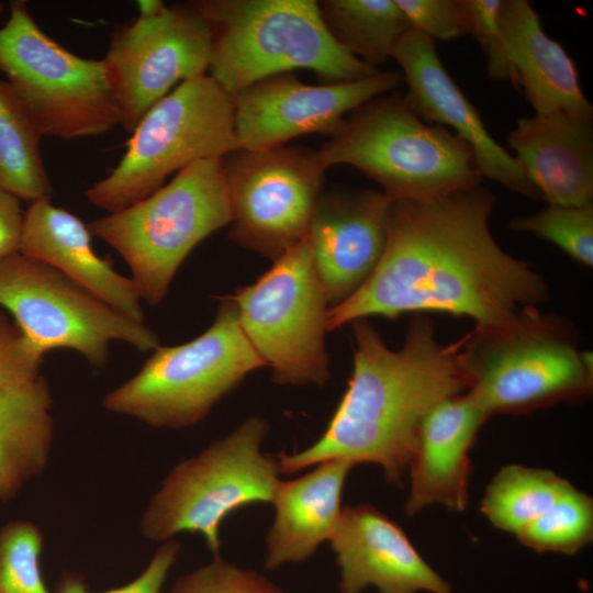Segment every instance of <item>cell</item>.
<instances>
[{
  "label": "cell",
  "mask_w": 593,
  "mask_h": 593,
  "mask_svg": "<svg viewBox=\"0 0 593 593\" xmlns=\"http://www.w3.org/2000/svg\"><path fill=\"white\" fill-rule=\"evenodd\" d=\"M495 195L475 187L424 200H391L382 255L363 284L329 309L328 332L371 316L426 312L495 326L539 309L545 279L506 253L489 220Z\"/></svg>",
  "instance_id": "cell-1"
},
{
  "label": "cell",
  "mask_w": 593,
  "mask_h": 593,
  "mask_svg": "<svg viewBox=\"0 0 593 593\" xmlns=\"http://www.w3.org/2000/svg\"><path fill=\"white\" fill-rule=\"evenodd\" d=\"M351 325L353 372L335 413L312 445L280 452L279 469L291 474L327 460L374 463L388 482L400 484L424 417L441 401L466 392L463 338L444 345L433 322L415 314L394 350L366 318Z\"/></svg>",
  "instance_id": "cell-2"
},
{
  "label": "cell",
  "mask_w": 593,
  "mask_h": 593,
  "mask_svg": "<svg viewBox=\"0 0 593 593\" xmlns=\"http://www.w3.org/2000/svg\"><path fill=\"white\" fill-rule=\"evenodd\" d=\"M213 46L210 76L235 97L251 85L295 69L326 83L378 72L340 46L314 0H199Z\"/></svg>",
  "instance_id": "cell-3"
},
{
  "label": "cell",
  "mask_w": 593,
  "mask_h": 593,
  "mask_svg": "<svg viewBox=\"0 0 593 593\" xmlns=\"http://www.w3.org/2000/svg\"><path fill=\"white\" fill-rule=\"evenodd\" d=\"M326 168L348 165L391 200H424L482 183L472 149L451 131L423 121L400 94L353 111L317 150Z\"/></svg>",
  "instance_id": "cell-4"
},
{
  "label": "cell",
  "mask_w": 593,
  "mask_h": 593,
  "mask_svg": "<svg viewBox=\"0 0 593 593\" xmlns=\"http://www.w3.org/2000/svg\"><path fill=\"white\" fill-rule=\"evenodd\" d=\"M466 393L489 415L522 414L589 398L592 357L568 324L539 309L474 326L461 348Z\"/></svg>",
  "instance_id": "cell-5"
},
{
  "label": "cell",
  "mask_w": 593,
  "mask_h": 593,
  "mask_svg": "<svg viewBox=\"0 0 593 593\" xmlns=\"http://www.w3.org/2000/svg\"><path fill=\"white\" fill-rule=\"evenodd\" d=\"M223 159L197 160L147 198L88 224L124 259L142 301L161 303L194 247L231 224Z\"/></svg>",
  "instance_id": "cell-6"
},
{
  "label": "cell",
  "mask_w": 593,
  "mask_h": 593,
  "mask_svg": "<svg viewBox=\"0 0 593 593\" xmlns=\"http://www.w3.org/2000/svg\"><path fill=\"white\" fill-rule=\"evenodd\" d=\"M153 351L101 403L111 413L155 428L199 423L249 373L265 367L239 325L231 295L219 298L213 323L201 335Z\"/></svg>",
  "instance_id": "cell-7"
},
{
  "label": "cell",
  "mask_w": 593,
  "mask_h": 593,
  "mask_svg": "<svg viewBox=\"0 0 593 593\" xmlns=\"http://www.w3.org/2000/svg\"><path fill=\"white\" fill-rule=\"evenodd\" d=\"M239 149L234 97L210 75L178 85L138 122L110 174L83 191L93 206L113 213L147 198L166 179L202 159Z\"/></svg>",
  "instance_id": "cell-8"
},
{
  "label": "cell",
  "mask_w": 593,
  "mask_h": 593,
  "mask_svg": "<svg viewBox=\"0 0 593 593\" xmlns=\"http://www.w3.org/2000/svg\"><path fill=\"white\" fill-rule=\"evenodd\" d=\"M268 430L261 416H250L176 465L144 510V538L164 542L180 533L199 534L213 557L220 556L222 522L244 506L272 503L281 481L277 459L262 451Z\"/></svg>",
  "instance_id": "cell-9"
},
{
  "label": "cell",
  "mask_w": 593,
  "mask_h": 593,
  "mask_svg": "<svg viewBox=\"0 0 593 593\" xmlns=\"http://www.w3.org/2000/svg\"><path fill=\"white\" fill-rule=\"evenodd\" d=\"M9 8L0 27V71L43 137H96L120 125L103 59L78 56L55 42L25 1H10Z\"/></svg>",
  "instance_id": "cell-10"
},
{
  "label": "cell",
  "mask_w": 593,
  "mask_h": 593,
  "mask_svg": "<svg viewBox=\"0 0 593 593\" xmlns=\"http://www.w3.org/2000/svg\"><path fill=\"white\" fill-rule=\"evenodd\" d=\"M239 325L272 380L280 385H324L331 309L307 236L273 261L255 282L231 295Z\"/></svg>",
  "instance_id": "cell-11"
},
{
  "label": "cell",
  "mask_w": 593,
  "mask_h": 593,
  "mask_svg": "<svg viewBox=\"0 0 593 593\" xmlns=\"http://www.w3.org/2000/svg\"><path fill=\"white\" fill-rule=\"evenodd\" d=\"M0 309L42 353L71 349L102 368L112 342L155 350L156 333L120 313L54 267L16 253L0 262Z\"/></svg>",
  "instance_id": "cell-12"
},
{
  "label": "cell",
  "mask_w": 593,
  "mask_h": 593,
  "mask_svg": "<svg viewBox=\"0 0 593 593\" xmlns=\"http://www.w3.org/2000/svg\"><path fill=\"white\" fill-rule=\"evenodd\" d=\"M138 16L118 25L103 61L120 113L132 133L174 87L206 75L213 35L193 2L137 1Z\"/></svg>",
  "instance_id": "cell-13"
},
{
  "label": "cell",
  "mask_w": 593,
  "mask_h": 593,
  "mask_svg": "<svg viewBox=\"0 0 593 593\" xmlns=\"http://www.w3.org/2000/svg\"><path fill=\"white\" fill-rule=\"evenodd\" d=\"M223 161L237 245L275 261L307 236L327 169L317 150L286 144Z\"/></svg>",
  "instance_id": "cell-14"
},
{
  "label": "cell",
  "mask_w": 593,
  "mask_h": 593,
  "mask_svg": "<svg viewBox=\"0 0 593 593\" xmlns=\"http://www.w3.org/2000/svg\"><path fill=\"white\" fill-rule=\"evenodd\" d=\"M402 82V74L394 70L321 85L305 83L290 72L260 80L234 97L239 149L278 147L312 133L331 136L349 113Z\"/></svg>",
  "instance_id": "cell-15"
},
{
  "label": "cell",
  "mask_w": 593,
  "mask_h": 593,
  "mask_svg": "<svg viewBox=\"0 0 593 593\" xmlns=\"http://www.w3.org/2000/svg\"><path fill=\"white\" fill-rule=\"evenodd\" d=\"M406 82V103L423 121L445 127L473 152L482 178H489L527 198H539L518 160L486 130L470 102L441 63L435 42L411 29L393 57Z\"/></svg>",
  "instance_id": "cell-16"
},
{
  "label": "cell",
  "mask_w": 593,
  "mask_h": 593,
  "mask_svg": "<svg viewBox=\"0 0 593 593\" xmlns=\"http://www.w3.org/2000/svg\"><path fill=\"white\" fill-rule=\"evenodd\" d=\"M390 204L382 191L371 189L320 195L307 238L331 307L355 293L376 268L385 245Z\"/></svg>",
  "instance_id": "cell-17"
},
{
  "label": "cell",
  "mask_w": 593,
  "mask_h": 593,
  "mask_svg": "<svg viewBox=\"0 0 593 593\" xmlns=\"http://www.w3.org/2000/svg\"><path fill=\"white\" fill-rule=\"evenodd\" d=\"M340 593H454L418 553L403 529L371 504L343 508L329 541Z\"/></svg>",
  "instance_id": "cell-18"
},
{
  "label": "cell",
  "mask_w": 593,
  "mask_h": 593,
  "mask_svg": "<svg viewBox=\"0 0 593 593\" xmlns=\"http://www.w3.org/2000/svg\"><path fill=\"white\" fill-rule=\"evenodd\" d=\"M489 417L466 392L441 401L428 412L407 467L406 516L413 517L435 504L454 512L467 510L470 450Z\"/></svg>",
  "instance_id": "cell-19"
},
{
  "label": "cell",
  "mask_w": 593,
  "mask_h": 593,
  "mask_svg": "<svg viewBox=\"0 0 593 593\" xmlns=\"http://www.w3.org/2000/svg\"><path fill=\"white\" fill-rule=\"evenodd\" d=\"M507 145L548 205L593 200V119L558 111L521 118Z\"/></svg>",
  "instance_id": "cell-20"
},
{
  "label": "cell",
  "mask_w": 593,
  "mask_h": 593,
  "mask_svg": "<svg viewBox=\"0 0 593 593\" xmlns=\"http://www.w3.org/2000/svg\"><path fill=\"white\" fill-rule=\"evenodd\" d=\"M91 236L77 215L43 198L24 211L19 253L54 267L120 313L144 323L133 280L94 251Z\"/></svg>",
  "instance_id": "cell-21"
},
{
  "label": "cell",
  "mask_w": 593,
  "mask_h": 593,
  "mask_svg": "<svg viewBox=\"0 0 593 593\" xmlns=\"http://www.w3.org/2000/svg\"><path fill=\"white\" fill-rule=\"evenodd\" d=\"M499 22L517 88L523 89L535 114L563 111L593 119V107L583 93L573 59L546 34L530 3L503 0Z\"/></svg>",
  "instance_id": "cell-22"
},
{
  "label": "cell",
  "mask_w": 593,
  "mask_h": 593,
  "mask_svg": "<svg viewBox=\"0 0 593 593\" xmlns=\"http://www.w3.org/2000/svg\"><path fill=\"white\" fill-rule=\"evenodd\" d=\"M353 465L327 460L290 481H280L272 504L275 519L266 538L265 567L309 560L338 526L342 495Z\"/></svg>",
  "instance_id": "cell-23"
},
{
  "label": "cell",
  "mask_w": 593,
  "mask_h": 593,
  "mask_svg": "<svg viewBox=\"0 0 593 593\" xmlns=\"http://www.w3.org/2000/svg\"><path fill=\"white\" fill-rule=\"evenodd\" d=\"M53 398L38 376L0 390V501L12 500L48 465L54 439Z\"/></svg>",
  "instance_id": "cell-24"
},
{
  "label": "cell",
  "mask_w": 593,
  "mask_h": 593,
  "mask_svg": "<svg viewBox=\"0 0 593 593\" xmlns=\"http://www.w3.org/2000/svg\"><path fill=\"white\" fill-rule=\"evenodd\" d=\"M322 20L348 53L377 69L411 26L395 0L317 1Z\"/></svg>",
  "instance_id": "cell-25"
},
{
  "label": "cell",
  "mask_w": 593,
  "mask_h": 593,
  "mask_svg": "<svg viewBox=\"0 0 593 593\" xmlns=\"http://www.w3.org/2000/svg\"><path fill=\"white\" fill-rule=\"evenodd\" d=\"M43 135L8 82L0 80V184L20 200L51 198Z\"/></svg>",
  "instance_id": "cell-26"
},
{
  "label": "cell",
  "mask_w": 593,
  "mask_h": 593,
  "mask_svg": "<svg viewBox=\"0 0 593 593\" xmlns=\"http://www.w3.org/2000/svg\"><path fill=\"white\" fill-rule=\"evenodd\" d=\"M568 482L551 470L506 465L488 484L480 511L494 527L516 536L556 500Z\"/></svg>",
  "instance_id": "cell-27"
},
{
  "label": "cell",
  "mask_w": 593,
  "mask_h": 593,
  "mask_svg": "<svg viewBox=\"0 0 593 593\" xmlns=\"http://www.w3.org/2000/svg\"><path fill=\"white\" fill-rule=\"evenodd\" d=\"M516 538L537 552H579L593 538L592 497L568 482L556 500Z\"/></svg>",
  "instance_id": "cell-28"
},
{
  "label": "cell",
  "mask_w": 593,
  "mask_h": 593,
  "mask_svg": "<svg viewBox=\"0 0 593 593\" xmlns=\"http://www.w3.org/2000/svg\"><path fill=\"white\" fill-rule=\"evenodd\" d=\"M510 227L544 238L580 264L593 266V204L548 205L536 213L513 219Z\"/></svg>",
  "instance_id": "cell-29"
},
{
  "label": "cell",
  "mask_w": 593,
  "mask_h": 593,
  "mask_svg": "<svg viewBox=\"0 0 593 593\" xmlns=\"http://www.w3.org/2000/svg\"><path fill=\"white\" fill-rule=\"evenodd\" d=\"M43 534L31 521L0 528V593H49L42 575Z\"/></svg>",
  "instance_id": "cell-30"
},
{
  "label": "cell",
  "mask_w": 593,
  "mask_h": 593,
  "mask_svg": "<svg viewBox=\"0 0 593 593\" xmlns=\"http://www.w3.org/2000/svg\"><path fill=\"white\" fill-rule=\"evenodd\" d=\"M167 593H283L265 575L220 556L179 578Z\"/></svg>",
  "instance_id": "cell-31"
},
{
  "label": "cell",
  "mask_w": 593,
  "mask_h": 593,
  "mask_svg": "<svg viewBox=\"0 0 593 593\" xmlns=\"http://www.w3.org/2000/svg\"><path fill=\"white\" fill-rule=\"evenodd\" d=\"M502 2L503 0H462L469 34L474 36L486 56L489 77L494 80H510L517 88L516 74L499 22Z\"/></svg>",
  "instance_id": "cell-32"
},
{
  "label": "cell",
  "mask_w": 593,
  "mask_h": 593,
  "mask_svg": "<svg viewBox=\"0 0 593 593\" xmlns=\"http://www.w3.org/2000/svg\"><path fill=\"white\" fill-rule=\"evenodd\" d=\"M411 29L428 38L450 41L469 34L462 0H395Z\"/></svg>",
  "instance_id": "cell-33"
},
{
  "label": "cell",
  "mask_w": 593,
  "mask_h": 593,
  "mask_svg": "<svg viewBox=\"0 0 593 593\" xmlns=\"http://www.w3.org/2000/svg\"><path fill=\"white\" fill-rule=\"evenodd\" d=\"M43 357L0 309V390L38 377Z\"/></svg>",
  "instance_id": "cell-34"
},
{
  "label": "cell",
  "mask_w": 593,
  "mask_h": 593,
  "mask_svg": "<svg viewBox=\"0 0 593 593\" xmlns=\"http://www.w3.org/2000/svg\"><path fill=\"white\" fill-rule=\"evenodd\" d=\"M180 551L178 539L161 542L139 575L123 586L104 592H90L81 578L67 573L59 580L56 593H160Z\"/></svg>",
  "instance_id": "cell-35"
},
{
  "label": "cell",
  "mask_w": 593,
  "mask_h": 593,
  "mask_svg": "<svg viewBox=\"0 0 593 593\" xmlns=\"http://www.w3.org/2000/svg\"><path fill=\"white\" fill-rule=\"evenodd\" d=\"M23 217L20 199L0 184V262L19 253Z\"/></svg>",
  "instance_id": "cell-36"
},
{
  "label": "cell",
  "mask_w": 593,
  "mask_h": 593,
  "mask_svg": "<svg viewBox=\"0 0 593 593\" xmlns=\"http://www.w3.org/2000/svg\"><path fill=\"white\" fill-rule=\"evenodd\" d=\"M3 12V4L0 2V15L2 14Z\"/></svg>",
  "instance_id": "cell-37"
}]
</instances>
